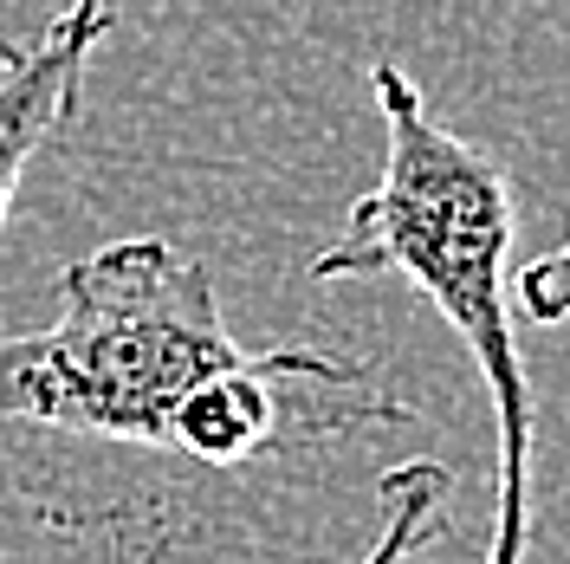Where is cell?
Here are the masks:
<instances>
[{
	"instance_id": "3957f363",
	"label": "cell",
	"mask_w": 570,
	"mask_h": 564,
	"mask_svg": "<svg viewBox=\"0 0 570 564\" xmlns=\"http://www.w3.org/2000/svg\"><path fill=\"white\" fill-rule=\"evenodd\" d=\"M117 33V0H66L39 33L0 46V234L39 149L71 130L91 52Z\"/></svg>"
},
{
	"instance_id": "277c9868",
	"label": "cell",
	"mask_w": 570,
	"mask_h": 564,
	"mask_svg": "<svg viewBox=\"0 0 570 564\" xmlns=\"http://www.w3.org/2000/svg\"><path fill=\"white\" fill-rule=\"evenodd\" d=\"M448 494H454V474H448L441 460H395L390 474L376 480L383 532H376V545H370L356 564H409L428 538L441 532Z\"/></svg>"
},
{
	"instance_id": "6da1fadb",
	"label": "cell",
	"mask_w": 570,
	"mask_h": 564,
	"mask_svg": "<svg viewBox=\"0 0 570 564\" xmlns=\"http://www.w3.org/2000/svg\"><path fill=\"white\" fill-rule=\"evenodd\" d=\"M370 98L383 110V176L351 202L344 227L312 253V280H409L448 331L466 344L487 402H493V538L487 564H525L532 552V455L538 396L519 357V305H512V241L519 202L493 149L454 137L422 85L395 59L370 66Z\"/></svg>"
},
{
	"instance_id": "7a4b0ae2",
	"label": "cell",
	"mask_w": 570,
	"mask_h": 564,
	"mask_svg": "<svg viewBox=\"0 0 570 564\" xmlns=\"http://www.w3.org/2000/svg\"><path fill=\"white\" fill-rule=\"evenodd\" d=\"M273 344H240L214 273L163 234H130L59 266V312L0 338V422L169 455L181 396L247 370Z\"/></svg>"
},
{
	"instance_id": "5b68a950",
	"label": "cell",
	"mask_w": 570,
	"mask_h": 564,
	"mask_svg": "<svg viewBox=\"0 0 570 564\" xmlns=\"http://www.w3.org/2000/svg\"><path fill=\"white\" fill-rule=\"evenodd\" d=\"M532 324H570V234L551 253H538L519 266V299Z\"/></svg>"
}]
</instances>
